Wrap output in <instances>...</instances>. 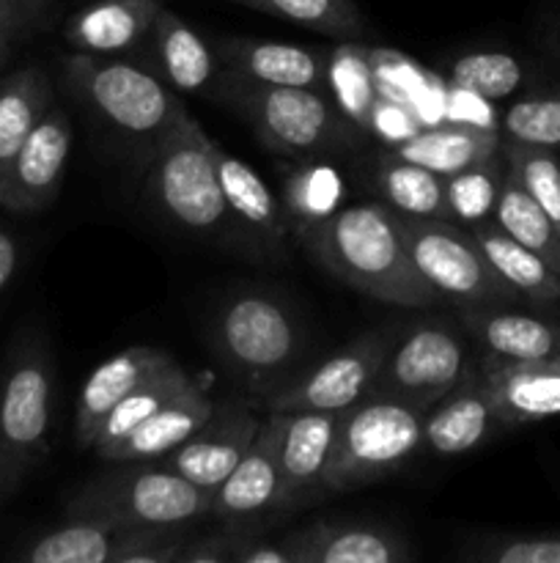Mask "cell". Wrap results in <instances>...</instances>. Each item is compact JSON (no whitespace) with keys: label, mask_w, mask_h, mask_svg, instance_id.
<instances>
[{"label":"cell","mask_w":560,"mask_h":563,"mask_svg":"<svg viewBox=\"0 0 560 563\" xmlns=\"http://www.w3.org/2000/svg\"><path fill=\"white\" fill-rule=\"evenodd\" d=\"M318 264L377 302L428 308L439 295L426 284L406 251L401 218L382 201L340 207L327 220L296 234Z\"/></svg>","instance_id":"cell-1"},{"label":"cell","mask_w":560,"mask_h":563,"mask_svg":"<svg viewBox=\"0 0 560 563\" xmlns=\"http://www.w3.org/2000/svg\"><path fill=\"white\" fill-rule=\"evenodd\" d=\"M66 88L93 119L135 152L141 163L187 113L173 88L124 55L75 53L64 58Z\"/></svg>","instance_id":"cell-2"},{"label":"cell","mask_w":560,"mask_h":563,"mask_svg":"<svg viewBox=\"0 0 560 563\" xmlns=\"http://www.w3.org/2000/svg\"><path fill=\"white\" fill-rule=\"evenodd\" d=\"M212 146V137L187 110L143 163V196L168 229L236 245Z\"/></svg>","instance_id":"cell-3"},{"label":"cell","mask_w":560,"mask_h":563,"mask_svg":"<svg viewBox=\"0 0 560 563\" xmlns=\"http://www.w3.org/2000/svg\"><path fill=\"white\" fill-rule=\"evenodd\" d=\"M212 346L231 377L264 401L296 374L305 328L278 297L236 291L214 313Z\"/></svg>","instance_id":"cell-4"},{"label":"cell","mask_w":560,"mask_h":563,"mask_svg":"<svg viewBox=\"0 0 560 563\" xmlns=\"http://www.w3.org/2000/svg\"><path fill=\"white\" fill-rule=\"evenodd\" d=\"M212 97L236 110L250 124L264 148L280 157H327L357 141V126L324 91L256 86L220 71Z\"/></svg>","instance_id":"cell-5"},{"label":"cell","mask_w":560,"mask_h":563,"mask_svg":"<svg viewBox=\"0 0 560 563\" xmlns=\"http://www.w3.org/2000/svg\"><path fill=\"white\" fill-rule=\"evenodd\" d=\"M55 363L38 330L14 341L0 377V506L49 451Z\"/></svg>","instance_id":"cell-6"},{"label":"cell","mask_w":560,"mask_h":563,"mask_svg":"<svg viewBox=\"0 0 560 563\" xmlns=\"http://www.w3.org/2000/svg\"><path fill=\"white\" fill-rule=\"evenodd\" d=\"M124 467L91 478L66 504V517H91L130 526H187L212 515V493L157 462H121Z\"/></svg>","instance_id":"cell-7"},{"label":"cell","mask_w":560,"mask_h":563,"mask_svg":"<svg viewBox=\"0 0 560 563\" xmlns=\"http://www.w3.org/2000/svg\"><path fill=\"white\" fill-rule=\"evenodd\" d=\"M421 410L393 399L366 396L340 412L322 489L346 493L382 482L421 454Z\"/></svg>","instance_id":"cell-8"},{"label":"cell","mask_w":560,"mask_h":563,"mask_svg":"<svg viewBox=\"0 0 560 563\" xmlns=\"http://www.w3.org/2000/svg\"><path fill=\"white\" fill-rule=\"evenodd\" d=\"M401 218V214H399ZM406 251L417 273L439 295V300L459 302L464 308L500 306L516 295L492 269L475 236L453 225V220L401 218Z\"/></svg>","instance_id":"cell-9"},{"label":"cell","mask_w":560,"mask_h":563,"mask_svg":"<svg viewBox=\"0 0 560 563\" xmlns=\"http://www.w3.org/2000/svg\"><path fill=\"white\" fill-rule=\"evenodd\" d=\"M470 368L464 341L445 322H417L393 341L368 396L393 399L426 412Z\"/></svg>","instance_id":"cell-10"},{"label":"cell","mask_w":560,"mask_h":563,"mask_svg":"<svg viewBox=\"0 0 560 563\" xmlns=\"http://www.w3.org/2000/svg\"><path fill=\"white\" fill-rule=\"evenodd\" d=\"M395 335L390 330L366 333L333 352L307 372L294 374L283 388L264 399L267 412H344L360 399H366L384 355L393 346Z\"/></svg>","instance_id":"cell-11"},{"label":"cell","mask_w":560,"mask_h":563,"mask_svg":"<svg viewBox=\"0 0 560 563\" xmlns=\"http://www.w3.org/2000/svg\"><path fill=\"white\" fill-rule=\"evenodd\" d=\"M69 152L71 121L53 104L0 176V207L16 214L47 209L58 198Z\"/></svg>","instance_id":"cell-12"},{"label":"cell","mask_w":560,"mask_h":563,"mask_svg":"<svg viewBox=\"0 0 560 563\" xmlns=\"http://www.w3.org/2000/svg\"><path fill=\"white\" fill-rule=\"evenodd\" d=\"M261 421L264 418L242 401L214 405L212 416L203 421V427L195 434H190L184 443L176 445L173 451L159 456L157 465L170 467L187 482L214 493L231 476L245 451L250 449L253 438L261 429Z\"/></svg>","instance_id":"cell-13"},{"label":"cell","mask_w":560,"mask_h":563,"mask_svg":"<svg viewBox=\"0 0 560 563\" xmlns=\"http://www.w3.org/2000/svg\"><path fill=\"white\" fill-rule=\"evenodd\" d=\"M212 157L225 209L234 225L236 245L247 247L258 258H275V262L283 258L285 240L291 234L283 203L272 196L267 181L250 165L231 157L217 143L212 146Z\"/></svg>","instance_id":"cell-14"},{"label":"cell","mask_w":560,"mask_h":563,"mask_svg":"<svg viewBox=\"0 0 560 563\" xmlns=\"http://www.w3.org/2000/svg\"><path fill=\"white\" fill-rule=\"evenodd\" d=\"M505 429L497 407L486 388L478 363H470L464 377L432 407L423 412L421 451L432 456H461Z\"/></svg>","instance_id":"cell-15"},{"label":"cell","mask_w":560,"mask_h":563,"mask_svg":"<svg viewBox=\"0 0 560 563\" xmlns=\"http://www.w3.org/2000/svg\"><path fill=\"white\" fill-rule=\"evenodd\" d=\"M269 509H283L278 412H267L231 476L212 493V515L220 520H253Z\"/></svg>","instance_id":"cell-16"},{"label":"cell","mask_w":560,"mask_h":563,"mask_svg":"<svg viewBox=\"0 0 560 563\" xmlns=\"http://www.w3.org/2000/svg\"><path fill=\"white\" fill-rule=\"evenodd\" d=\"M173 357L157 346H126L108 361L99 363L86 383L80 385L75 405V445L80 451H91L99 438L104 418L130 390L152 379L154 374L173 366Z\"/></svg>","instance_id":"cell-17"},{"label":"cell","mask_w":560,"mask_h":563,"mask_svg":"<svg viewBox=\"0 0 560 563\" xmlns=\"http://www.w3.org/2000/svg\"><path fill=\"white\" fill-rule=\"evenodd\" d=\"M478 368L505 429L560 416V355L505 361L483 352Z\"/></svg>","instance_id":"cell-18"},{"label":"cell","mask_w":560,"mask_h":563,"mask_svg":"<svg viewBox=\"0 0 560 563\" xmlns=\"http://www.w3.org/2000/svg\"><path fill=\"white\" fill-rule=\"evenodd\" d=\"M225 75L256 86L313 88L327 93V55L285 42L228 36L214 44Z\"/></svg>","instance_id":"cell-19"},{"label":"cell","mask_w":560,"mask_h":563,"mask_svg":"<svg viewBox=\"0 0 560 563\" xmlns=\"http://www.w3.org/2000/svg\"><path fill=\"white\" fill-rule=\"evenodd\" d=\"M294 563H404L412 548L395 528L377 522H311L285 537Z\"/></svg>","instance_id":"cell-20"},{"label":"cell","mask_w":560,"mask_h":563,"mask_svg":"<svg viewBox=\"0 0 560 563\" xmlns=\"http://www.w3.org/2000/svg\"><path fill=\"white\" fill-rule=\"evenodd\" d=\"M340 412L296 410L278 412L283 506L300 504L302 495L322 487L324 467L333 451Z\"/></svg>","instance_id":"cell-21"},{"label":"cell","mask_w":560,"mask_h":563,"mask_svg":"<svg viewBox=\"0 0 560 563\" xmlns=\"http://www.w3.org/2000/svg\"><path fill=\"white\" fill-rule=\"evenodd\" d=\"M163 0H93L66 22V44L75 53L126 55L146 42Z\"/></svg>","instance_id":"cell-22"},{"label":"cell","mask_w":560,"mask_h":563,"mask_svg":"<svg viewBox=\"0 0 560 563\" xmlns=\"http://www.w3.org/2000/svg\"><path fill=\"white\" fill-rule=\"evenodd\" d=\"M148 42H152L154 66H157L154 71L173 91L212 93L223 66H220L217 53L203 42L195 27H190L179 14L163 5L148 33Z\"/></svg>","instance_id":"cell-23"},{"label":"cell","mask_w":560,"mask_h":563,"mask_svg":"<svg viewBox=\"0 0 560 563\" xmlns=\"http://www.w3.org/2000/svg\"><path fill=\"white\" fill-rule=\"evenodd\" d=\"M212 410L214 401L209 399L203 385L195 383L97 456L104 462H119V465L121 462H157L159 456L195 434L203 421L212 416Z\"/></svg>","instance_id":"cell-24"},{"label":"cell","mask_w":560,"mask_h":563,"mask_svg":"<svg viewBox=\"0 0 560 563\" xmlns=\"http://www.w3.org/2000/svg\"><path fill=\"white\" fill-rule=\"evenodd\" d=\"M464 324L486 355L505 361H538L560 355V322L500 306L467 308Z\"/></svg>","instance_id":"cell-25"},{"label":"cell","mask_w":560,"mask_h":563,"mask_svg":"<svg viewBox=\"0 0 560 563\" xmlns=\"http://www.w3.org/2000/svg\"><path fill=\"white\" fill-rule=\"evenodd\" d=\"M503 148V135L481 124H434L421 126L406 141L393 143V157L410 159L439 176H453Z\"/></svg>","instance_id":"cell-26"},{"label":"cell","mask_w":560,"mask_h":563,"mask_svg":"<svg viewBox=\"0 0 560 563\" xmlns=\"http://www.w3.org/2000/svg\"><path fill=\"white\" fill-rule=\"evenodd\" d=\"M467 231L475 236L478 247L483 251L486 262L492 264L494 273L516 295L527 297L536 306H555V302H560V275L541 256H536L525 245H519L514 236L505 234L494 220L470 225Z\"/></svg>","instance_id":"cell-27"},{"label":"cell","mask_w":560,"mask_h":563,"mask_svg":"<svg viewBox=\"0 0 560 563\" xmlns=\"http://www.w3.org/2000/svg\"><path fill=\"white\" fill-rule=\"evenodd\" d=\"M373 190L379 192V201L388 203L401 218L448 220L445 176L410 163V159L384 152L382 163L373 174Z\"/></svg>","instance_id":"cell-28"},{"label":"cell","mask_w":560,"mask_h":563,"mask_svg":"<svg viewBox=\"0 0 560 563\" xmlns=\"http://www.w3.org/2000/svg\"><path fill=\"white\" fill-rule=\"evenodd\" d=\"M49 108L53 82L38 66H27L0 80V176Z\"/></svg>","instance_id":"cell-29"},{"label":"cell","mask_w":560,"mask_h":563,"mask_svg":"<svg viewBox=\"0 0 560 563\" xmlns=\"http://www.w3.org/2000/svg\"><path fill=\"white\" fill-rule=\"evenodd\" d=\"M121 528L91 517H66V522L33 539L14 559L20 563H113Z\"/></svg>","instance_id":"cell-30"},{"label":"cell","mask_w":560,"mask_h":563,"mask_svg":"<svg viewBox=\"0 0 560 563\" xmlns=\"http://www.w3.org/2000/svg\"><path fill=\"white\" fill-rule=\"evenodd\" d=\"M280 203L291 223V234H300L344 207V179L333 165L324 163V157L302 159L285 174Z\"/></svg>","instance_id":"cell-31"},{"label":"cell","mask_w":560,"mask_h":563,"mask_svg":"<svg viewBox=\"0 0 560 563\" xmlns=\"http://www.w3.org/2000/svg\"><path fill=\"white\" fill-rule=\"evenodd\" d=\"M492 220L505 234L514 236L519 245H525L536 256H541L560 275V231L555 229L549 214L533 201L522 181L511 174V168L503 181V190H500Z\"/></svg>","instance_id":"cell-32"},{"label":"cell","mask_w":560,"mask_h":563,"mask_svg":"<svg viewBox=\"0 0 560 563\" xmlns=\"http://www.w3.org/2000/svg\"><path fill=\"white\" fill-rule=\"evenodd\" d=\"M192 385H195V379H192L179 363H173L170 368H165V372L154 374L152 379L137 385V388L130 390V394L110 410V416L104 418L97 443H93L91 449L93 454H102L104 449L119 443L124 434H130L132 429L141 427V423L146 421V418H152L159 407H165L170 399L184 394Z\"/></svg>","instance_id":"cell-33"},{"label":"cell","mask_w":560,"mask_h":563,"mask_svg":"<svg viewBox=\"0 0 560 563\" xmlns=\"http://www.w3.org/2000/svg\"><path fill=\"white\" fill-rule=\"evenodd\" d=\"M505 176H508V159H505L503 148L459 174L445 176L448 220L467 225V229L492 220Z\"/></svg>","instance_id":"cell-34"},{"label":"cell","mask_w":560,"mask_h":563,"mask_svg":"<svg viewBox=\"0 0 560 563\" xmlns=\"http://www.w3.org/2000/svg\"><path fill=\"white\" fill-rule=\"evenodd\" d=\"M231 3L294 22L338 42H351L366 33V20L357 0H231Z\"/></svg>","instance_id":"cell-35"},{"label":"cell","mask_w":560,"mask_h":563,"mask_svg":"<svg viewBox=\"0 0 560 563\" xmlns=\"http://www.w3.org/2000/svg\"><path fill=\"white\" fill-rule=\"evenodd\" d=\"M450 86L478 99H505L519 91L527 69L516 55L500 49H478L450 64Z\"/></svg>","instance_id":"cell-36"},{"label":"cell","mask_w":560,"mask_h":563,"mask_svg":"<svg viewBox=\"0 0 560 563\" xmlns=\"http://www.w3.org/2000/svg\"><path fill=\"white\" fill-rule=\"evenodd\" d=\"M333 91V102L344 110L346 119L366 130L371 121V108L377 102L373 86V64L362 49L346 42L333 58H327V93Z\"/></svg>","instance_id":"cell-37"},{"label":"cell","mask_w":560,"mask_h":563,"mask_svg":"<svg viewBox=\"0 0 560 563\" xmlns=\"http://www.w3.org/2000/svg\"><path fill=\"white\" fill-rule=\"evenodd\" d=\"M500 135L522 146L560 148V88L527 93L516 99L503 115Z\"/></svg>","instance_id":"cell-38"},{"label":"cell","mask_w":560,"mask_h":563,"mask_svg":"<svg viewBox=\"0 0 560 563\" xmlns=\"http://www.w3.org/2000/svg\"><path fill=\"white\" fill-rule=\"evenodd\" d=\"M505 159L516 179L522 181L533 201L549 214L555 229L560 231V152L544 146H522L503 141Z\"/></svg>","instance_id":"cell-39"},{"label":"cell","mask_w":560,"mask_h":563,"mask_svg":"<svg viewBox=\"0 0 560 563\" xmlns=\"http://www.w3.org/2000/svg\"><path fill=\"white\" fill-rule=\"evenodd\" d=\"M459 555L472 563H560V533H492Z\"/></svg>","instance_id":"cell-40"},{"label":"cell","mask_w":560,"mask_h":563,"mask_svg":"<svg viewBox=\"0 0 560 563\" xmlns=\"http://www.w3.org/2000/svg\"><path fill=\"white\" fill-rule=\"evenodd\" d=\"M181 526H130L121 528L113 563H179L187 548Z\"/></svg>","instance_id":"cell-41"},{"label":"cell","mask_w":560,"mask_h":563,"mask_svg":"<svg viewBox=\"0 0 560 563\" xmlns=\"http://www.w3.org/2000/svg\"><path fill=\"white\" fill-rule=\"evenodd\" d=\"M258 533L261 528L256 520H225L220 531L190 539L179 563H234L236 553L258 539Z\"/></svg>","instance_id":"cell-42"},{"label":"cell","mask_w":560,"mask_h":563,"mask_svg":"<svg viewBox=\"0 0 560 563\" xmlns=\"http://www.w3.org/2000/svg\"><path fill=\"white\" fill-rule=\"evenodd\" d=\"M368 130H373L377 135H382V141L388 146L393 143L406 141L410 135H415L421 130L417 119L412 115V110L404 108L401 99H382L377 97L371 108V121H368Z\"/></svg>","instance_id":"cell-43"},{"label":"cell","mask_w":560,"mask_h":563,"mask_svg":"<svg viewBox=\"0 0 560 563\" xmlns=\"http://www.w3.org/2000/svg\"><path fill=\"white\" fill-rule=\"evenodd\" d=\"M234 563H294V553H291L289 542H258L253 539L250 544L236 553Z\"/></svg>","instance_id":"cell-44"},{"label":"cell","mask_w":560,"mask_h":563,"mask_svg":"<svg viewBox=\"0 0 560 563\" xmlns=\"http://www.w3.org/2000/svg\"><path fill=\"white\" fill-rule=\"evenodd\" d=\"M20 256L22 253L16 236L0 225V297L5 295V289H9L11 280H14L16 269H20Z\"/></svg>","instance_id":"cell-45"},{"label":"cell","mask_w":560,"mask_h":563,"mask_svg":"<svg viewBox=\"0 0 560 563\" xmlns=\"http://www.w3.org/2000/svg\"><path fill=\"white\" fill-rule=\"evenodd\" d=\"M27 25H31V20H25L20 11L11 9L5 0H0V33H3V36H9V38L20 36Z\"/></svg>","instance_id":"cell-46"},{"label":"cell","mask_w":560,"mask_h":563,"mask_svg":"<svg viewBox=\"0 0 560 563\" xmlns=\"http://www.w3.org/2000/svg\"><path fill=\"white\" fill-rule=\"evenodd\" d=\"M5 3H9L11 9L20 11L25 20H33V16H38L44 9H47L49 0H5Z\"/></svg>","instance_id":"cell-47"},{"label":"cell","mask_w":560,"mask_h":563,"mask_svg":"<svg viewBox=\"0 0 560 563\" xmlns=\"http://www.w3.org/2000/svg\"><path fill=\"white\" fill-rule=\"evenodd\" d=\"M9 42H11V38L0 33V69H3L5 58H9Z\"/></svg>","instance_id":"cell-48"},{"label":"cell","mask_w":560,"mask_h":563,"mask_svg":"<svg viewBox=\"0 0 560 563\" xmlns=\"http://www.w3.org/2000/svg\"><path fill=\"white\" fill-rule=\"evenodd\" d=\"M0 377H3V368H0Z\"/></svg>","instance_id":"cell-49"}]
</instances>
